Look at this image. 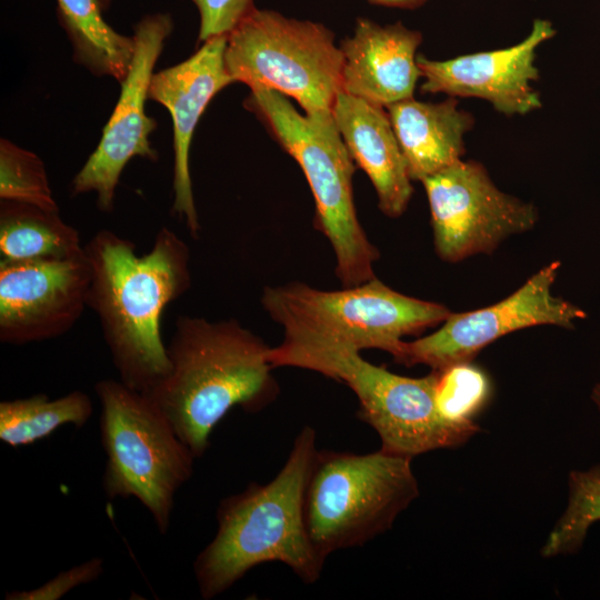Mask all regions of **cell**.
Returning a JSON list of instances; mask_svg holds the SVG:
<instances>
[{"label": "cell", "mask_w": 600, "mask_h": 600, "mask_svg": "<svg viewBox=\"0 0 600 600\" xmlns=\"http://www.w3.org/2000/svg\"><path fill=\"white\" fill-rule=\"evenodd\" d=\"M84 251L91 268L88 308L99 319L119 380L149 393L170 369L160 320L191 286L188 244L163 227L150 251L138 256L133 242L100 230Z\"/></svg>", "instance_id": "6da1fadb"}, {"label": "cell", "mask_w": 600, "mask_h": 600, "mask_svg": "<svg viewBox=\"0 0 600 600\" xmlns=\"http://www.w3.org/2000/svg\"><path fill=\"white\" fill-rule=\"evenodd\" d=\"M270 347L237 320L179 316L167 344L168 374L146 393L198 459L216 426L239 407L258 412L279 393Z\"/></svg>", "instance_id": "7a4b0ae2"}, {"label": "cell", "mask_w": 600, "mask_h": 600, "mask_svg": "<svg viewBox=\"0 0 600 600\" xmlns=\"http://www.w3.org/2000/svg\"><path fill=\"white\" fill-rule=\"evenodd\" d=\"M317 451L316 430L304 426L271 481L251 482L219 502L216 534L193 562L202 599L220 596L251 569L267 562L286 564L307 584L320 578L326 559L309 538L303 511Z\"/></svg>", "instance_id": "3957f363"}, {"label": "cell", "mask_w": 600, "mask_h": 600, "mask_svg": "<svg viewBox=\"0 0 600 600\" xmlns=\"http://www.w3.org/2000/svg\"><path fill=\"white\" fill-rule=\"evenodd\" d=\"M268 359L273 368L307 369L347 384L358 398L359 418L376 430L386 452L413 458L460 447L474 434L473 428L451 423L439 413L432 372L422 378L399 376L342 341L299 330H284Z\"/></svg>", "instance_id": "277c9868"}, {"label": "cell", "mask_w": 600, "mask_h": 600, "mask_svg": "<svg viewBox=\"0 0 600 600\" xmlns=\"http://www.w3.org/2000/svg\"><path fill=\"white\" fill-rule=\"evenodd\" d=\"M250 91L246 106L266 122L303 171L316 203L314 228L333 249L342 288L376 278L373 264L380 253L358 219L352 186L356 163L332 111L302 114L276 90Z\"/></svg>", "instance_id": "5b68a950"}, {"label": "cell", "mask_w": 600, "mask_h": 600, "mask_svg": "<svg viewBox=\"0 0 600 600\" xmlns=\"http://www.w3.org/2000/svg\"><path fill=\"white\" fill-rule=\"evenodd\" d=\"M94 391L107 456L103 491L110 500L137 499L166 534L176 494L192 477L197 458L147 394L114 379L99 380Z\"/></svg>", "instance_id": "8992f818"}, {"label": "cell", "mask_w": 600, "mask_h": 600, "mask_svg": "<svg viewBox=\"0 0 600 600\" xmlns=\"http://www.w3.org/2000/svg\"><path fill=\"white\" fill-rule=\"evenodd\" d=\"M410 457L318 450L304 490L303 511L319 554L366 544L391 528L418 498Z\"/></svg>", "instance_id": "52a82bcc"}, {"label": "cell", "mask_w": 600, "mask_h": 600, "mask_svg": "<svg viewBox=\"0 0 600 600\" xmlns=\"http://www.w3.org/2000/svg\"><path fill=\"white\" fill-rule=\"evenodd\" d=\"M226 68L234 82L268 88L306 113L332 111L342 86L343 57L319 22L253 8L227 36Z\"/></svg>", "instance_id": "ba28073f"}, {"label": "cell", "mask_w": 600, "mask_h": 600, "mask_svg": "<svg viewBox=\"0 0 600 600\" xmlns=\"http://www.w3.org/2000/svg\"><path fill=\"white\" fill-rule=\"evenodd\" d=\"M261 303L284 330L307 331L359 351L380 349L391 356L406 336L420 334L451 313L443 304L406 296L377 278L334 291L303 282L266 287Z\"/></svg>", "instance_id": "9c48e42d"}, {"label": "cell", "mask_w": 600, "mask_h": 600, "mask_svg": "<svg viewBox=\"0 0 600 600\" xmlns=\"http://www.w3.org/2000/svg\"><path fill=\"white\" fill-rule=\"evenodd\" d=\"M421 182L434 250L443 261L490 254L506 238L531 230L538 221L537 208L501 191L480 162L461 159Z\"/></svg>", "instance_id": "30bf717a"}, {"label": "cell", "mask_w": 600, "mask_h": 600, "mask_svg": "<svg viewBox=\"0 0 600 600\" xmlns=\"http://www.w3.org/2000/svg\"><path fill=\"white\" fill-rule=\"evenodd\" d=\"M560 266V261L550 262L498 303L468 312H451L433 333L413 341L403 340L392 354L394 362L441 369L472 361L483 348L513 331L541 324L572 329L587 313L552 294Z\"/></svg>", "instance_id": "8fae6325"}, {"label": "cell", "mask_w": 600, "mask_h": 600, "mask_svg": "<svg viewBox=\"0 0 600 600\" xmlns=\"http://www.w3.org/2000/svg\"><path fill=\"white\" fill-rule=\"evenodd\" d=\"M173 30L169 13L144 16L136 26V48L114 110L96 150L72 180V193H97L101 211L113 209L116 187L126 164L134 157L158 159L149 136L157 121L146 113L148 89L164 43Z\"/></svg>", "instance_id": "7c38bea8"}, {"label": "cell", "mask_w": 600, "mask_h": 600, "mask_svg": "<svg viewBox=\"0 0 600 600\" xmlns=\"http://www.w3.org/2000/svg\"><path fill=\"white\" fill-rule=\"evenodd\" d=\"M87 253L57 259L0 261V340L11 346L67 333L88 308Z\"/></svg>", "instance_id": "4fadbf2b"}, {"label": "cell", "mask_w": 600, "mask_h": 600, "mask_svg": "<svg viewBox=\"0 0 600 600\" xmlns=\"http://www.w3.org/2000/svg\"><path fill=\"white\" fill-rule=\"evenodd\" d=\"M551 21L536 19L530 33L519 43L492 51L431 60L417 56L423 93L481 98L506 116L527 114L541 108L540 94L531 82L539 79L537 48L553 38Z\"/></svg>", "instance_id": "5bb4252c"}, {"label": "cell", "mask_w": 600, "mask_h": 600, "mask_svg": "<svg viewBox=\"0 0 600 600\" xmlns=\"http://www.w3.org/2000/svg\"><path fill=\"white\" fill-rule=\"evenodd\" d=\"M227 36L212 38L184 61L152 74L148 99L162 104L173 124V203L190 234L197 239L200 223L189 169L193 132L211 99L233 83L224 62Z\"/></svg>", "instance_id": "9a60e30c"}, {"label": "cell", "mask_w": 600, "mask_h": 600, "mask_svg": "<svg viewBox=\"0 0 600 600\" xmlns=\"http://www.w3.org/2000/svg\"><path fill=\"white\" fill-rule=\"evenodd\" d=\"M421 42V32L400 21L381 26L359 18L353 34L339 46L343 57L341 90L383 108L413 98L421 78L417 64Z\"/></svg>", "instance_id": "2e32d148"}, {"label": "cell", "mask_w": 600, "mask_h": 600, "mask_svg": "<svg viewBox=\"0 0 600 600\" xmlns=\"http://www.w3.org/2000/svg\"><path fill=\"white\" fill-rule=\"evenodd\" d=\"M332 116L356 166L374 187L380 211L400 217L413 188L387 109L341 90Z\"/></svg>", "instance_id": "e0dca14e"}, {"label": "cell", "mask_w": 600, "mask_h": 600, "mask_svg": "<svg viewBox=\"0 0 600 600\" xmlns=\"http://www.w3.org/2000/svg\"><path fill=\"white\" fill-rule=\"evenodd\" d=\"M386 109L412 181H422L462 159L464 134L474 118L458 107L456 97L440 102L410 98Z\"/></svg>", "instance_id": "ac0fdd59"}, {"label": "cell", "mask_w": 600, "mask_h": 600, "mask_svg": "<svg viewBox=\"0 0 600 600\" xmlns=\"http://www.w3.org/2000/svg\"><path fill=\"white\" fill-rule=\"evenodd\" d=\"M99 0H57V17L73 49V59L97 77L121 82L130 68L136 41L117 32L102 17Z\"/></svg>", "instance_id": "d6986e66"}, {"label": "cell", "mask_w": 600, "mask_h": 600, "mask_svg": "<svg viewBox=\"0 0 600 600\" xmlns=\"http://www.w3.org/2000/svg\"><path fill=\"white\" fill-rule=\"evenodd\" d=\"M80 237L59 212L28 203L1 200V261H30L73 257L83 251Z\"/></svg>", "instance_id": "ffe728a7"}, {"label": "cell", "mask_w": 600, "mask_h": 600, "mask_svg": "<svg viewBox=\"0 0 600 600\" xmlns=\"http://www.w3.org/2000/svg\"><path fill=\"white\" fill-rule=\"evenodd\" d=\"M90 397L80 390L49 399L43 393L0 402V440L17 448L49 437L58 428L83 427L92 414Z\"/></svg>", "instance_id": "44dd1931"}, {"label": "cell", "mask_w": 600, "mask_h": 600, "mask_svg": "<svg viewBox=\"0 0 600 600\" xmlns=\"http://www.w3.org/2000/svg\"><path fill=\"white\" fill-rule=\"evenodd\" d=\"M568 488V504L541 548L543 558L578 552L590 527L600 521V464L571 471Z\"/></svg>", "instance_id": "7402d4cb"}, {"label": "cell", "mask_w": 600, "mask_h": 600, "mask_svg": "<svg viewBox=\"0 0 600 600\" xmlns=\"http://www.w3.org/2000/svg\"><path fill=\"white\" fill-rule=\"evenodd\" d=\"M439 413L454 424H474L492 397L489 374L472 361L431 370Z\"/></svg>", "instance_id": "603a6c76"}, {"label": "cell", "mask_w": 600, "mask_h": 600, "mask_svg": "<svg viewBox=\"0 0 600 600\" xmlns=\"http://www.w3.org/2000/svg\"><path fill=\"white\" fill-rule=\"evenodd\" d=\"M0 199L59 212L42 160L3 138L0 140Z\"/></svg>", "instance_id": "cb8c5ba5"}, {"label": "cell", "mask_w": 600, "mask_h": 600, "mask_svg": "<svg viewBox=\"0 0 600 600\" xmlns=\"http://www.w3.org/2000/svg\"><path fill=\"white\" fill-rule=\"evenodd\" d=\"M199 17L200 42L228 36L256 8L253 0H192Z\"/></svg>", "instance_id": "d4e9b609"}, {"label": "cell", "mask_w": 600, "mask_h": 600, "mask_svg": "<svg viewBox=\"0 0 600 600\" xmlns=\"http://www.w3.org/2000/svg\"><path fill=\"white\" fill-rule=\"evenodd\" d=\"M103 572V560L92 558L58 576L44 584L31 590L12 591L6 594L7 600H59L72 589L97 580Z\"/></svg>", "instance_id": "484cf974"}, {"label": "cell", "mask_w": 600, "mask_h": 600, "mask_svg": "<svg viewBox=\"0 0 600 600\" xmlns=\"http://www.w3.org/2000/svg\"><path fill=\"white\" fill-rule=\"evenodd\" d=\"M368 1L374 4L391 7V8L417 9L423 6L428 0H368Z\"/></svg>", "instance_id": "4316f807"}, {"label": "cell", "mask_w": 600, "mask_h": 600, "mask_svg": "<svg viewBox=\"0 0 600 600\" xmlns=\"http://www.w3.org/2000/svg\"><path fill=\"white\" fill-rule=\"evenodd\" d=\"M591 400L593 401V403L596 404V407L598 408L600 412V382L594 384V387L592 388Z\"/></svg>", "instance_id": "83f0119b"}, {"label": "cell", "mask_w": 600, "mask_h": 600, "mask_svg": "<svg viewBox=\"0 0 600 600\" xmlns=\"http://www.w3.org/2000/svg\"><path fill=\"white\" fill-rule=\"evenodd\" d=\"M99 2L101 4L102 9L106 10L110 6L111 0H99Z\"/></svg>", "instance_id": "f1b7e54d"}]
</instances>
